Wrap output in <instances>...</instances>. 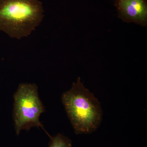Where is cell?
I'll use <instances>...</instances> for the list:
<instances>
[{
    "instance_id": "cell-1",
    "label": "cell",
    "mask_w": 147,
    "mask_h": 147,
    "mask_svg": "<svg viewBox=\"0 0 147 147\" xmlns=\"http://www.w3.org/2000/svg\"><path fill=\"white\" fill-rule=\"evenodd\" d=\"M61 100L76 134H91L100 126L102 115L100 102L85 88L80 77L63 94Z\"/></svg>"
},
{
    "instance_id": "cell-2",
    "label": "cell",
    "mask_w": 147,
    "mask_h": 147,
    "mask_svg": "<svg viewBox=\"0 0 147 147\" xmlns=\"http://www.w3.org/2000/svg\"><path fill=\"white\" fill-rule=\"evenodd\" d=\"M38 0H0V31L12 38L28 37L44 17Z\"/></svg>"
},
{
    "instance_id": "cell-3",
    "label": "cell",
    "mask_w": 147,
    "mask_h": 147,
    "mask_svg": "<svg viewBox=\"0 0 147 147\" xmlns=\"http://www.w3.org/2000/svg\"><path fill=\"white\" fill-rule=\"evenodd\" d=\"M38 90L36 84L23 83L19 85L13 95V118L17 135L21 130L29 131L34 127L45 131L39 119L45 111V108Z\"/></svg>"
},
{
    "instance_id": "cell-4",
    "label": "cell",
    "mask_w": 147,
    "mask_h": 147,
    "mask_svg": "<svg viewBox=\"0 0 147 147\" xmlns=\"http://www.w3.org/2000/svg\"><path fill=\"white\" fill-rule=\"evenodd\" d=\"M115 5L119 18L124 22L146 26L147 0H116Z\"/></svg>"
},
{
    "instance_id": "cell-5",
    "label": "cell",
    "mask_w": 147,
    "mask_h": 147,
    "mask_svg": "<svg viewBox=\"0 0 147 147\" xmlns=\"http://www.w3.org/2000/svg\"><path fill=\"white\" fill-rule=\"evenodd\" d=\"M49 147H72L71 140L61 134L50 137Z\"/></svg>"
}]
</instances>
